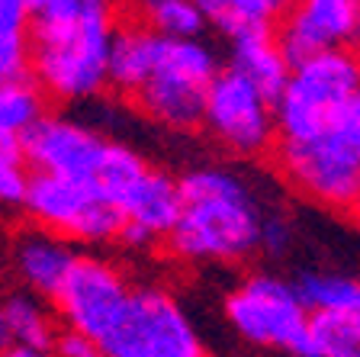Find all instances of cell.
I'll return each instance as SVG.
<instances>
[{
	"label": "cell",
	"mask_w": 360,
	"mask_h": 357,
	"mask_svg": "<svg viewBox=\"0 0 360 357\" xmlns=\"http://www.w3.org/2000/svg\"><path fill=\"white\" fill-rule=\"evenodd\" d=\"M261 223V206L238 174L229 168H196L180 180V216L167 248L193 264H229L257 248Z\"/></svg>",
	"instance_id": "6da1fadb"
},
{
	"label": "cell",
	"mask_w": 360,
	"mask_h": 357,
	"mask_svg": "<svg viewBox=\"0 0 360 357\" xmlns=\"http://www.w3.org/2000/svg\"><path fill=\"white\" fill-rule=\"evenodd\" d=\"M112 16L100 0H75L39 13L32 23L30 71L36 87L55 100L97 97L110 84Z\"/></svg>",
	"instance_id": "7a4b0ae2"
},
{
	"label": "cell",
	"mask_w": 360,
	"mask_h": 357,
	"mask_svg": "<svg viewBox=\"0 0 360 357\" xmlns=\"http://www.w3.org/2000/svg\"><path fill=\"white\" fill-rule=\"evenodd\" d=\"M283 177L309 200L331 209H360V94L300 139L277 142Z\"/></svg>",
	"instance_id": "3957f363"
},
{
	"label": "cell",
	"mask_w": 360,
	"mask_h": 357,
	"mask_svg": "<svg viewBox=\"0 0 360 357\" xmlns=\"http://www.w3.org/2000/svg\"><path fill=\"white\" fill-rule=\"evenodd\" d=\"M216 77L219 61L200 39H161L151 75L139 87L135 104L161 126L196 129L202 126L206 97Z\"/></svg>",
	"instance_id": "277c9868"
},
{
	"label": "cell",
	"mask_w": 360,
	"mask_h": 357,
	"mask_svg": "<svg viewBox=\"0 0 360 357\" xmlns=\"http://www.w3.org/2000/svg\"><path fill=\"white\" fill-rule=\"evenodd\" d=\"M106 357H206L187 309L167 290H132L116 325L100 338Z\"/></svg>",
	"instance_id": "5b68a950"
},
{
	"label": "cell",
	"mask_w": 360,
	"mask_h": 357,
	"mask_svg": "<svg viewBox=\"0 0 360 357\" xmlns=\"http://www.w3.org/2000/svg\"><path fill=\"white\" fill-rule=\"evenodd\" d=\"M354 94H360V55L351 49H331L292 65L283 94L274 100L277 142L312 132Z\"/></svg>",
	"instance_id": "8992f818"
},
{
	"label": "cell",
	"mask_w": 360,
	"mask_h": 357,
	"mask_svg": "<svg viewBox=\"0 0 360 357\" xmlns=\"http://www.w3.org/2000/svg\"><path fill=\"white\" fill-rule=\"evenodd\" d=\"M22 206L36 219L39 229L52 232L65 242H90L94 245V242L120 238L122 232L120 209L97 187V180L32 174Z\"/></svg>",
	"instance_id": "52a82bcc"
},
{
	"label": "cell",
	"mask_w": 360,
	"mask_h": 357,
	"mask_svg": "<svg viewBox=\"0 0 360 357\" xmlns=\"http://www.w3.org/2000/svg\"><path fill=\"white\" fill-rule=\"evenodd\" d=\"M225 315L245 342L264 348H286L296 354L309 332V319L296 287L280 277L255 274L238 283L225 299Z\"/></svg>",
	"instance_id": "ba28073f"
},
{
	"label": "cell",
	"mask_w": 360,
	"mask_h": 357,
	"mask_svg": "<svg viewBox=\"0 0 360 357\" xmlns=\"http://www.w3.org/2000/svg\"><path fill=\"white\" fill-rule=\"evenodd\" d=\"M202 126L232 155H264L277 139L274 100L264 97L255 84L235 75L232 68H225L210 87Z\"/></svg>",
	"instance_id": "9c48e42d"
},
{
	"label": "cell",
	"mask_w": 360,
	"mask_h": 357,
	"mask_svg": "<svg viewBox=\"0 0 360 357\" xmlns=\"http://www.w3.org/2000/svg\"><path fill=\"white\" fill-rule=\"evenodd\" d=\"M129 296L132 287L116 264L81 254L61 290L55 293V309L68 332L100 342L122 315Z\"/></svg>",
	"instance_id": "30bf717a"
},
{
	"label": "cell",
	"mask_w": 360,
	"mask_h": 357,
	"mask_svg": "<svg viewBox=\"0 0 360 357\" xmlns=\"http://www.w3.org/2000/svg\"><path fill=\"white\" fill-rule=\"evenodd\" d=\"M20 151L36 174L97 180L100 164L110 151V139L71 116H42L20 142Z\"/></svg>",
	"instance_id": "8fae6325"
},
{
	"label": "cell",
	"mask_w": 360,
	"mask_h": 357,
	"mask_svg": "<svg viewBox=\"0 0 360 357\" xmlns=\"http://www.w3.org/2000/svg\"><path fill=\"white\" fill-rule=\"evenodd\" d=\"M360 36V0H296L290 7L277 42L290 65L331 52L351 49Z\"/></svg>",
	"instance_id": "7c38bea8"
},
{
	"label": "cell",
	"mask_w": 360,
	"mask_h": 357,
	"mask_svg": "<svg viewBox=\"0 0 360 357\" xmlns=\"http://www.w3.org/2000/svg\"><path fill=\"white\" fill-rule=\"evenodd\" d=\"M77 258L81 254L75 251L71 242L45 229L22 232L13 242V270L20 277V283L26 287V293H32L39 299H55V293L68 280Z\"/></svg>",
	"instance_id": "4fadbf2b"
},
{
	"label": "cell",
	"mask_w": 360,
	"mask_h": 357,
	"mask_svg": "<svg viewBox=\"0 0 360 357\" xmlns=\"http://www.w3.org/2000/svg\"><path fill=\"white\" fill-rule=\"evenodd\" d=\"M177 216H180V180L151 168L145 184L139 187V194L122 209L120 238L126 245H151L158 238L167 242L171 229L177 225Z\"/></svg>",
	"instance_id": "5bb4252c"
},
{
	"label": "cell",
	"mask_w": 360,
	"mask_h": 357,
	"mask_svg": "<svg viewBox=\"0 0 360 357\" xmlns=\"http://www.w3.org/2000/svg\"><path fill=\"white\" fill-rule=\"evenodd\" d=\"M229 68L245 81H251L264 97L277 100L292 75L290 58L283 55L277 36L270 30H251L232 39V58Z\"/></svg>",
	"instance_id": "9a60e30c"
},
{
	"label": "cell",
	"mask_w": 360,
	"mask_h": 357,
	"mask_svg": "<svg viewBox=\"0 0 360 357\" xmlns=\"http://www.w3.org/2000/svg\"><path fill=\"white\" fill-rule=\"evenodd\" d=\"M158 42H161V36L145 30L139 20L126 23V26H116L112 49H110V84L112 87L122 90V94H139V87L151 75Z\"/></svg>",
	"instance_id": "2e32d148"
},
{
	"label": "cell",
	"mask_w": 360,
	"mask_h": 357,
	"mask_svg": "<svg viewBox=\"0 0 360 357\" xmlns=\"http://www.w3.org/2000/svg\"><path fill=\"white\" fill-rule=\"evenodd\" d=\"M0 319L10 332L13 348H32V351H49L58 342L55 332V315L42 306V299L32 293H13L0 303Z\"/></svg>",
	"instance_id": "e0dca14e"
},
{
	"label": "cell",
	"mask_w": 360,
	"mask_h": 357,
	"mask_svg": "<svg viewBox=\"0 0 360 357\" xmlns=\"http://www.w3.org/2000/svg\"><path fill=\"white\" fill-rule=\"evenodd\" d=\"M32 23L30 0H0V81H16L30 71Z\"/></svg>",
	"instance_id": "ac0fdd59"
},
{
	"label": "cell",
	"mask_w": 360,
	"mask_h": 357,
	"mask_svg": "<svg viewBox=\"0 0 360 357\" xmlns=\"http://www.w3.org/2000/svg\"><path fill=\"white\" fill-rule=\"evenodd\" d=\"M45 116L42 90L26 77L16 81H0V142L16 145L32 132L39 119Z\"/></svg>",
	"instance_id": "d6986e66"
},
{
	"label": "cell",
	"mask_w": 360,
	"mask_h": 357,
	"mask_svg": "<svg viewBox=\"0 0 360 357\" xmlns=\"http://www.w3.org/2000/svg\"><path fill=\"white\" fill-rule=\"evenodd\" d=\"M292 357H360V313L312 315Z\"/></svg>",
	"instance_id": "ffe728a7"
},
{
	"label": "cell",
	"mask_w": 360,
	"mask_h": 357,
	"mask_svg": "<svg viewBox=\"0 0 360 357\" xmlns=\"http://www.w3.org/2000/svg\"><path fill=\"white\" fill-rule=\"evenodd\" d=\"M302 306L309 315H338V313H360V280L328 270L302 274L296 283Z\"/></svg>",
	"instance_id": "44dd1931"
},
{
	"label": "cell",
	"mask_w": 360,
	"mask_h": 357,
	"mask_svg": "<svg viewBox=\"0 0 360 357\" xmlns=\"http://www.w3.org/2000/svg\"><path fill=\"white\" fill-rule=\"evenodd\" d=\"M148 174H151V164L142 155H135L129 145L110 142V151H106L103 164H100V174H97V187L110 196V203L120 209V216H122L126 203L139 194V187L145 184Z\"/></svg>",
	"instance_id": "7402d4cb"
},
{
	"label": "cell",
	"mask_w": 360,
	"mask_h": 357,
	"mask_svg": "<svg viewBox=\"0 0 360 357\" xmlns=\"http://www.w3.org/2000/svg\"><path fill=\"white\" fill-rule=\"evenodd\" d=\"M202 20L225 32L229 39L251 30H270V20L277 16L274 0H193Z\"/></svg>",
	"instance_id": "603a6c76"
},
{
	"label": "cell",
	"mask_w": 360,
	"mask_h": 357,
	"mask_svg": "<svg viewBox=\"0 0 360 357\" xmlns=\"http://www.w3.org/2000/svg\"><path fill=\"white\" fill-rule=\"evenodd\" d=\"M139 23L161 39H196L206 26L193 0H139Z\"/></svg>",
	"instance_id": "cb8c5ba5"
},
{
	"label": "cell",
	"mask_w": 360,
	"mask_h": 357,
	"mask_svg": "<svg viewBox=\"0 0 360 357\" xmlns=\"http://www.w3.org/2000/svg\"><path fill=\"white\" fill-rule=\"evenodd\" d=\"M30 187V174H26V158L16 145H4L0 142V203H22Z\"/></svg>",
	"instance_id": "d4e9b609"
},
{
	"label": "cell",
	"mask_w": 360,
	"mask_h": 357,
	"mask_svg": "<svg viewBox=\"0 0 360 357\" xmlns=\"http://www.w3.org/2000/svg\"><path fill=\"white\" fill-rule=\"evenodd\" d=\"M290 225L283 223L280 216H264L261 223V242H257V248H264L267 254H283L286 248H290Z\"/></svg>",
	"instance_id": "484cf974"
},
{
	"label": "cell",
	"mask_w": 360,
	"mask_h": 357,
	"mask_svg": "<svg viewBox=\"0 0 360 357\" xmlns=\"http://www.w3.org/2000/svg\"><path fill=\"white\" fill-rule=\"evenodd\" d=\"M55 354L58 357H106L97 342H90V338H84V335H75V332L58 335V342H55Z\"/></svg>",
	"instance_id": "4316f807"
},
{
	"label": "cell",
	"mask_w": 360,
	"mask_h": 357,
	"mask_svg": "<svg viewBox=\"0 0 360 357\" xmlns=\"http://www.w3.org/2000/svg\"><path fill=\"white\" fill-rule=\"evenodd\" d=\"M68 4H75V0H30L32 13H49V10H58V7H68Z\"/></svg>",
	"instance_id": "83f0119b"
},
{
	"label": "cell",
	"mask_w": 360,
	"mask_h": 357,
	"mask_svg": "<svg viewBox=\"0 0 360 357\" xmlns=\"http://www.w3.org/2000/svg\"><path fill=\"white\" fill-rule=\"evenodd\" d=\"M0 357H52L49 351H32V348H7L0 351Z\"/></svg>",
	"instance_id": "f1b7e54d"
},
{
	"label": "cell",
	"mask_w": 360,
	"mask_h": 357,
	"mask_svg": "<svg viewBox=\"0 0 360 357\" xmlns=\"http://www.w3.org/2000/svg\"><path fill=\"white\" fill-rule=\"evenodd\" d=\"M7 348H13V342H10V332L4 325V319H0V351H7Z\"/></svg>",
	"instance_id": "f546056e"
},
{
	"label": "cell",
	"mask_w": 360,
	"mask_h": 357,
	"mask_svg": "<svg viewBox=\"0 0 360 357\" xmlns=\"http://www.w3.org/2000/svg\"><path fill=\"white\" fill-rule=\"evenodd\" d=\"M100 4H110V0H100Z\"/></svg>",
	"instance_id": "4dcf8cb0"
}]
</instances>
